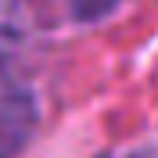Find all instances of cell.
<instances>
[{"instance_id":"cell-1","label":"cell","mask_w":158,"mask_h":158,"mask_svg":"<svg viewBox=\"0 0 158 158\" xmlns=\"http://www.w3.org/2000/svg\"><path fill=\"white\" fill-rule=\"evenodd\" d=\"M36 111L29 97H4L0 101V158H15L25 140L32 137Z\"/></svg>"},{"instance_id":"cell-2","label":"cell","mask_w":158,"mask_h":158,"mask_svg":"<svg viewBox=\"0 0 158 158\" xmlns=\"http://www.w3.org/2000/svg\"><path fill=\"white\" fill-rule=\"evenodd\" d=\"M69 7H72V15H76V18L94 22V18H104L108 11H115L118 0H69Z\"/></svg>"},{"instance_id":"cell-3","label":"cell","mask_w":158,"mask_h":158,"mask_svg":"<svg viewBox=\"0 0 158 158\" xmlns=\"http://www.w3.org/2000/svg\"><path fill=\"white\" fill-rule=\"evenodd\" d=\"M101 158H137V155H101Z\"/></svg>"}]
</instances>
